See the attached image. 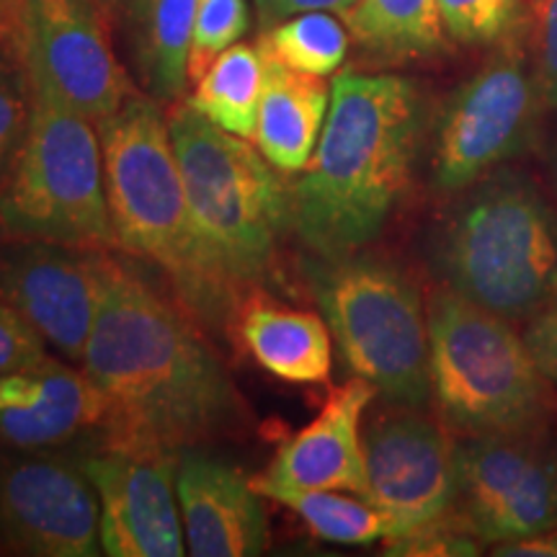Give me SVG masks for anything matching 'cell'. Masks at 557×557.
<instances>
[{"label": "cell", "instance_id": "cell-25", "mask_svg": "<svg viewBox=\"0 0 557 557\" xmlns=\"http://www.w3.org/2000/svg\"><path fill=\"white\" fill-rule=\"evenodd\" d=\"M348 29L331 11H305L261 32L259 47L297 73L329 78L348 54Z\"/></svg>", "mask_w": 557, "mask_h": 557}, {"label": "cell", "instance_id": "cell-33", "mask_svg": "<svg viewBox=\"0 0 557 557\" xmlns=\"http://www.w3.org/2000/svg\"><path fill=\"white\" fill-rule=\"evenodd\" d=\"M357 0H253L256 21H259V29L267 32L271 26H276L278 21L297 16L305 11H331V13H344L351 9Z\"/></svg>", "mask_w": 557, "mask_h": 557}, {"label": "cell", "instance_id": "cell-20", "mask_svg": "<svg viewBox=\"0 0 557 557\" xmlns=\"http://www.w3.org/2000/svg\"><path fill=\"white\" fill-rule=\"evenodd\" d=\"M243 346L259 364L289 385H325L333 367V333L310 310L278 308L267 299H243L238 308Z\"/></svg>", "mask_w": 557, "mask_h": 557}, {"label": "cell", "instance_id": "cell-12", "mask_svg": "<svg viewBox=\"0 0 557 557\" xmlns=\"http://www.w3.org/2000/svg\"><path fill=\"white\" fill-rule=\"evenodd\" d=\"M21 54L34 86L99 124L135 90L99 0H21Z\"/></svg>", "mask_w": 557, "mask_h": 557}, {"label": "cell", "instance_id": "cell-28", "mask_svg": "<svg viewBox=\"0 0 557 557\" xmlns=\"http://www.w3.org/2000/svg\"><path fill=\"white\" fill-rule=\"evenodd\" d=\"M248 26L250 13L246 0H199L191 39L189 81H197L218 54L246 37Z\"/></svg>", "mask_w": 557, "mask_h": 557}, {"label": "cell", "instance_id": "cell-37", "mask_svg": "<svg viewBox=\"0 0 557 557\" xmlns=\"http://www.w3.org/2000/svg\"><path fill=\"white\" fill-rule=\"evenodd\" d=\"M99 5L103 9V13H107V16H109L111 26H114L116 13H120V9H122V0H99Z\"/></svg>", "mask_w": 557, "mask_h": 557}, {"label": "cell", "instance_id": "cell-2", "mask_svg": "<svg viewBox=\"0 0 557 557\" xmlns=\"http://www.w3.org/2000/svg\"><path fill=\"white\" fill-rule=\"evenodd\" d=\"M423 139L413 81L346 70L310 163L289 181L292 233L312 256H344L377 240L406 197Z\"/></svg>", "mask_w": 557, "mask_h": 557}, {"label": "cell", "instance_id": "cell-8", "mask_svg": "<svg viewBox=\"0 0 557 557\" xmlns=\"http://www.w3.org/2000/svg\"><path fill=\"white\" fill-rule=\"evenodd\" d=\"M96 127L116 246L163 269L189 308L197 284L189 209L163 103L135 90Z\"/></svg>", "mask_w": 557, "mask_h": 557}, {"label": "cell", "instance_id": "cell-24", "mask_svg": "<svg viewBox=\"0 0 557 557\" xmlns=\"http://www.w3.org/2000/svg\"><path fill=\"white\" fill-rule=\"evenodd\" d=\"M263 496L287 506L308 524L315 537L336 545H372L393 537V524L369 498H354L338 491L305 487H267Z\"/></svg>", "mask_w": 557, "mask_h": 557}, {"label": "cell", "instance_id": "cell-11", "mask_svg": "<svg viewBox=\"0 0 557 557\" xmlns=\"http://www.w3.org/2000/svg\"><path fill=\"white\" fill-rule=\"evenodd\" d=\"M0 553L103 555L99 498L81 447L0 449Z\"/></svg>", "mask_w": 557, "mask_h": 557}, {"label": "cell", "instance_id": "cell-21", "mask_svg": "<svg viewBox=\"0 0 557 557\" xmlns=\"http://www.w3.org/2000/svg\"><path fill=\"white\" fill-rule=\"evenodd\" d=\"M267 60L256 148L276 171L297 176L310 163L331 107V86L325 78L297 73L282 62Z\"/></svg>", "mask_w": 557, "mask_h": 557}, {"label": "cell", "instance_id": "cell-29", "mask_svg": "<svg viewBox=\"0 0 557 557\" xmlns=\"http://www.w3.org/2000/svg\"><path fill=\"white\" fill-rule=\"evenodd\" d=\"M480 545L483 542L465 527L462 519L457 517L449 524L444 517L398 540H389L387 555H478Z\"/></svg>", "mask_w": 557, "mask_h": 557}, {"label": "cell", "instance_id": "cell-9", "mask_svg": "<svg viewBox=\"0 0 557 557\" xmlns=\"http://www.w3.org/2000/svg\"><path fill=\"white\" fill-rule=\"evenodd\" d=\"M542 101L537 75L519 41L504 47L449 96L434 124L431 184L459 194L521 156L537 135Z\"/></svg>", "mask_w": 557, "mask_h": 557}, {"label": "cell", "instance_id": "cell-5", "mask_svg": "<svg viewBox=\"0 0 557 557\" xmlns=\"http://www.w3.org/2000/svg\"><path fill=\"white\" fill-rule=\"evenodd\" d=\"M305 278L354 377L389 406L426 408L429 320L416 282L380 256H312Z\"/></svg>", "mask_w": 557, "mask_h": 557}, {"label": "cell", "instance_id": "cell-35", "mask_svg": "<svg viewBox=\"0 0 557 557\" xmlns=\"http://www.w3.org/2000/svg\"><path fill=\"white\" fill-rule=\"evenodd\" d=\"M0 41L21 50V0H0Z\"/></svg>", "mask_w": 557, "mask_h": 557}, {"label": "cell", "instance_id": "cell-7", "mask_svg": "<svg viewBox=\"0 0 557 557\" xmlns=\"http://www.w3.org/2000/svg\"><path fill=\"white\" fill-rule=\"evenodd\" d=\"M29 132L0 186V235L116 248L94 120L34 86Z\"/></svg>", "mask_w": 557, "mask_h": 557}, {"label": "cell", "instance_id": "cell-4", "mask_svg": "<svg viewBox=\"0 0 557 557\" xmlns=\"http://www.w3.org/2000/svg\"><path fill=\"white\" fill-rule=\"evenodd\" d=\"M434 238L444 287L511 323L557 297V209L537 181L500 165L459 191Z\"/></svg>", "mask_w": 557, "mask_h": 557}, {"label": "cell", "instance_id": "cell-16", "mask_svg": "<svg viewBox=\"0 0 557 557\" xmlns=\"http://www.w3.org/2000/svg\"><path fill=\"white\" fill-rule=\"evenodd\" d=\"M107 406L86 372L54 357L0 372V449L88 447Z\"/></svg>", "mask_w": 557, "mask_h": 557}, {"label": "cell", "instance_id": "cell-18", "mask_svg": "<svg viewBox=\"0 0 557 557\" xmlns=\"http://www.w3.org/2000/svg\"><path fill=\"white\" fill-rule=\"evenodd\" d=\"M176 493L189 555L250 557L269 549L267 496L238 468L184 449L178 455Z\"/></svg>", "mask_w": 557, "mask_h": 557}, {"label": "cell", "instance_id": "cell-27", "mask_svg": "<svg viewBox=\"0 0 557 557\" xmlns=\"http://www.w3.org/2000/svg\"><path fill=\"white\" fill-rule=\"evenodd\" d=\"M447 37L459 45H496L513 34L521 0H436Z\"/></svg>", "mask_w": 557, "mask_h": 557}, {"label": "cell", "instance_id": "cell-17", "mask_svg": "<svg viewBox=\"0 0 557 557\" xmlns=\"http://www.w3.org/2000/svg\"><path fill=\"white\" fill-rule=\"evenodd\" d=\"M377 389L354 377L333 387L320 413L302 431L282 442L267 470L250 478L259 491L305 487V491H346L367 498L364 434L361 418Z\"/></svg>", "mask_w": 557, "mask_h": 557}, {"label": "cell", "instance_id": "cell-15", "mask_svg": "<svg viewBox=\"0 0 557 557\" xmlns=\"http://www.w3.org/2000/svg\"><path fill=\"white\" fill-rule=\"evenodd\" d=\"M367 498L393 537L449 517L457 500V444L423 408L389 406L364 431ZM387 540V542H389Z\"/></svg>", "mask_w": 557, "mask_h": 557}, {"label": "cell", "instance_id": "cell-23", "mask_svg": "<svg viewBox=\"0 0 557 557\" xmlns=\"http://www.w3.org/2000/svg\"><path fill=\"white\" fill-rule=\"evenodd\" d=\"M263 81H267V60L261 47L235 41L194 81L186 103L230 135L253 139Z\"/></svg>", "mask_w": 557, "mask_h": 557}, {"label": "cell", "instance_id": "cell-1", "mask_svg": "<svg viewBox=\"0 0 557 557\" xmlns=\"http://www.w3.org/2000/svg\"><path fill=\"white\" fill-rule=\"evenodd\" d=\"M78 367L107 406L99 442L184 451L243 421V398L218 351L178 308L111 256Z\"/></svg>", "mask_w": 557, "mask_h": 557}, {"label": "cell", "instance_id": "cell-31", "mask_svg": "<svg viewBox=\"0 0 557 557\" xmlns=\"http://www.w3.org/2000/svg\"><path fill=\"white\" fill-rule=\"evenodd\" d=\"M534 75L547 109H557V0H540L534 32Z\"/></svg>", "mask_w": 557, "mask_h": 557}, {"label": "cell", "instance_id": "cell-6", "mask_svg": "<svg viewBox=\"0 0 557 557\" xmlns=\"http://www.w3.org/2000/svg\"><path fill=\"white\" fill-rule=\"evenodd\" d=\"M429 380L444 426L462 436L540 426L549 380L511 320L438 287L426 302Z\"/></svg>", "mask_w": 557, "mask_h": 557}, {"label": "cell", "instance_id": "cell-19", "mask_svg": "<svg viewBox=\"0 0 557 557\" xmlns=\"http://www.w3.org/2000/svg\"><path fill=\"white\" fill-rule=\"evenodd\" d=\"M199 0H122L120 29L129 73L139 90L173 107L189 86V58Z\"/></svg>", "mask_w": 557, "mask_h": 557}, {"label": "cell", "instance_id": "cell-34", "mask_svg": "<svg viewBox=\"0 0 557 557\" xmlns=\"http://www.w3.org/2000/svg\"><path fill=\"white\" fill-rule=\"evenodd\" d=\"M493 555L508 557H557V527L545 529V532L529 534V537L504 542L493 547Z\"/></svg>", "mask_w": 557, "mask_h": 557}, {"label": "cell", "instance_id": "cell-26", "mask_svg": "<svg viewBox=\"0 0 557 557\" xmlns=\"http://www.w3.org/2000/svg\"><path fill=\"white\" fill-rule=\"evenodd\" d=\"M34 90L29 70L18 47L0 41V186L16 163L29 132Z\"/></svg>", "mask_w": 557, "mask_h": 557}, {"label": "cell", "instance_id": "cell-13", "mask_svg": "<svg viewBox=\"0 0 557 557\" xmlns=\"http://www.w3.org/2000/svg\"><path fill=\"white\" fill-rule=\"evenodd\" d=\"M101 248L0 235V299L65 361L81 364L107 289Z\"/></svg>", "mask_w": 557, "mask_h": 557}, {"label": "cell", "instance_id": "cell-14", "mask_svg": "<svg viewBox=\"0 0 557 557\" xmlns=\"http://www.w3.org/2000/svg\"><path fill=\"white\" fill-rule=\"evenodd\" d=\"M181 451L88 444L81 462L99 498L101 549L109 557L186 555L176 468Z\"/></svg>", "mask_w": 557, "mask_h": 557}, {"label": "cell", "instance_id": "cell-22", "mask_svg": "<svg viewBox=\"0 0 557 557\" xmlns=\"http://www.w3.org/2000/svg\"><path fill=\"white\" fill-rule=\"evenodd\" d=\"M341 21L348 37L377 60H426L447 50L436 0H357Z\"/></svg>", "mask_w": 557, "mask_h": 557}, {"label": "cell", "instance_id": "cell-3", "mask_svg": "<svg viewBox=\"0 0 557 557\" xmlns=\"http://www.w3.org/2000/svg\"><path fill=\"white\" fill-rule=\"evenodd\" d=\"M169 127L189 209L197 282L189 310L225 325L243 297L263 287L292 233L289 181L248 139L220 129L186 101L173 103Z\"/></svg>", "mask_w": 557, "mask_h": 557}, {"label": "cell", "instance_id": "cell-36", "mask_svg": "<svg viewBox=\"0 0 557 557\" xmlns=\"http://www.w3.org/2000/svg\"><path fill=\"white\" fill-rule=\"evenodd\" d=\"M547 169H549V176H553V186L557 191V135H553L547 145Z\"/></svg>", "mask_w": 557, "mask_h": 557}, {"label": "cell", "instance_id": "cell-32", "mask_svg": "<svg viewBox=\"0 0 557 557\" xmlns=\"http://www.w3.org/2000/svg\"><path fill=\"white\" fill-rule=\"evenodd\" d=\"M524 338L529 348H532L540 369L549 380V385L557 387V297L537 318L529 320Z\"/></svg>", "mask_w": 557, "mask_h": 557}, {"label": "cell", "instance_id": "cell-30", "mask_svg": "<svg viewBox=\"0 0 557 557\" xmlns=\"http://www.w3.org/2000/svg\"><path fill=\"white\" fill-rule=\"evenodd\" d=\"M50 357L45 338L0 299V372L3 369L29 367Z\"/></svg>", "mask_w": 557, "mask_h": 557}, {"label": "cell", "instance_id": "cell-10", "mask_svg": "<svg viewBox=\"0 0 557 557\" xmlns=\"http://www.w3.org/2000/svg\"><path fill=\"white\" fill-rule=\"evenodd\" d=\"M455 511L491 547L557 527V444L540 426L465 436Z\"/></svg>", "mask_w": 557, "mask_h": 557}]
</instances>
